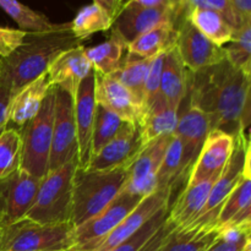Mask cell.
Listing matches in <instances>:
<instances>
[{
	"label": "cell",
	"instance_id": "obj_5",
	"mask_svg": "<svg viewBox=\"0 0 251 251\" xmlns=\"http://www.w3.org/2000/svg\"><path fill=\"white\" fill-rule=\"evenodd\" d=\"M55 87H50L41 110L21 127V162L20 169L38 179L48 172L55 113Z\"/></svg>",
	"mask_w": 251,
	"mask_h": 251
},
{
	"label": "cell",
	"instance_id": "obj_46",
	"mask_svg": "<svg viewBox=\"0 0 251 251\" xmlns=\"http://www.w3.org/2000/svg\"><path fill=\"white\" fill-rule=\"evenodd\" d=\"M243 22L251 21V0H229Z\"/></svg>",
	"mask_w": 251,
	"mask_h": 251
},
{
	"label": "cell",
	"instance_id": "obj_48",
	"mask_svg": "<svg viewBox=\"0 0 251 251\" xmlns=\"http://www.w3.org/2000/svg\"><path fill=\"white\" fill-rule=\"evenodd\" d=\"M243 251H251V245H250V247L245 248V249H244V250H243Z\"/></svg>",
	"mask_w": 251,
	"mask_h": 251
},
{
	"label": "cell",
	"instance_id": "obj_15",
	"mask_svg": "<svg viewBox=\"0 0 251 251\" xmlns=\"http://www.w3.org/2000/svg\"><path fill=\"white\" fill-rule=\"evenodd\" d=\"M78 168L86 169L92 158V135L95 125V71H91L78 86L74 100Z\"/></svg>",
	"mask_w": 251,
	"mask_h": 251
},
{
	"label": "cell",
	"instance_id": "obj_24",
	"mask_svg": "<svg viewBox=\"0 0 251 251\" xmlns=\"http://www.w3.org/2000/svg\"><path fill=\"white\" fill-rule=\"evenodd\" d=\"M178 24H172V22L161 24L137 37L135 41L127 44V54L124 60L151 59L176 47Z\"/></svg>",
	"mask_w": 251,
	"mask_h": 251
},
{
	"label": "cell",
	"instance_id": "obj_37",
	"mask_svg": "<svg viewBox=\"0 0 251 251\" xmlns=\"http://www.w3.org/2000/svg\"><path fill=\"white\" fill-rule=\"evenodd\" d=\"M251 245V223L221 228L205 251H243Z\"/></svg>",
	"mask_w": 251,
	"mask_h": 251
},
{
	"label": "cell",
	"instance_id": "obj_16",
	"mask_svg": "<svg viewBox=\"0 0 251 251\" xmlns=\"http://www.w3.org/2000/svg\"><path fill=\"white\" fill-rule=\"evenodd\" d=\"M142 147L144 146L139 125L125 122L114 139L110 140L91 158L86 169L107 171L114 168H129Z\"/></svg>",
	"mask_w": 251,
	"mask_h": 251
},
{
	"label": "cell",
	"instance_id": "obj_49",
	"mask_svg": "<svg viewBox=\"0 0 251 251\" xmlns=\"http://www.w3.org/2000/svg\"><path fill=\"white\" fill-rule=\"evenodd\" d=\"M4 129H5V127H0V135H1V132L4 131Z\"/></svg>",
	"mask_w": 251,
	"mask_h": 251
},
{
	"label": "cell",
	"instance_id": "obj_45",
	"mask_svg": "<svg viewBox=\"0 0 251 251\" xmlns=\"http://www.w3.org/2000/svg\"><path fill=\"white\" fill-rule=\"evenodd\" d=\"M134 4L141 5L145 7H161V6H174L184 7L183 0H127Z\"/></svg>",
	"mask_w": 251,
	"mask_h": 251
},
{
	"label": "cell",
	"instance_id": "obj_22",
	"mask_svg": "<svg viewBox=\"0 0 251 251\" xmlns=\"http://www.w3.org/2000/svg\"><path fill=\"white\" fill-rule=\"evenodd\" d=\"M212 130L210 117L199 108L190 107L179 117L173 136L178 137L185 147V157L191 164L198 157L203 141Z\"/></svg>",
	"mask_w": 251,
	"mask_h": 251
},
{
	"label": "cell",
	"instance_id": "obj_6",
	"mask_svg": "<svg viewBox=\"0 0 251 251\" xmlns=\"http://www.w3.org/2000/svg\"><path fill=\"white\" fill-rule=\"evenodd\" d=\"M74 230L70 222L41 225L22 218L5 226L0 251H71Z\"/></svg>",
	"mask_w": 251,
	"mask_h": 251
},
{
	"label": "cell",
	"instance_id": "obj_20",
	"mask_svg": "<svg viewBox=\"0 0 251 251\" xmlns=\"http://www.w3.org/2000/svg\"><path fill=\"white\" fill-rule=\"evenodd\" d=\"M218 178L199 181L195 184H186L185 190L176 199L173 207L168 211L167 222L173 226L176 230L185 229L189 227L200 215L210 195L211 189Z\"/></svg>",
	"mask_w": 251,
	"mask_h": 251
},
{
	"label": "cell",
	"instance_id": "obj_21",
	"mask_svg": "<svg viewBox=\"0 0 251 251\" xmlns=\"http://www.w3.org/2000/svg\"><path fill=\"white\" fill-rule=\"evenodd\" d=\"M47 73L20 88L11 97L9 105V123H12L19 129L38 114L42 104L50 90Z\"/></svg>",
	"mask_w": 251,
	"mask_h": 251
},
{
	"label": "cell",
	"instance_id": "obj_2",
	"mask_svg": "<svg viewBox=\"0 0 251 251\" xmlns=\"http://www.w3.org/2000/svg\"><path fill=\"white\" fill-rule=\"evenodd\" d=\"M80 44L71 32L70 22L56 24L46 32H27L24 43L0 60V80L6 83L12 97L20 88L46 73L59 54Z\"/></svg>",
	"mask_w": 251,
	"mask_h": 251
},
{
	"label": "cell",
	"instance_id": "obj_8",
	"mask_svg": "<svg viewBox=\"0 0 251 251\" xmlns=\"http://www.w3.org/2000/svg\"><path fill=\"white\" fill-rule=\"evenodd\" d=\"M144 199L122 191L104 210L75 228L74 248L71 251H95L109 233L130 212H132Z\"/></svg>",
	"mask_w": 251,
	"mask_h": 251
},
{
	"label": "cell",
	"instance_id": "obj_10",
	"mask_svg": "<svg viewBox=\"0 0 251 251\" xmlns=\"http://www.w3.org/2000/svg\"><path fill=\"white\" fill-rule=\"evenodd\" d=\"M184 17V7H145L126 1L114 20L112 31L119 34L126 44L161 24H178Z\"/></svg>",
	"mask_w": 251,
	"mask_h": 251
},
{
	"label": "cell",
	"instance_id": "obj_18",
	"mask_svg": "<svg viewBox=\"0 0 251 251\" xmlns=\"http://www.w3.org/2000/svg\"><path fill=\"white\" fill-rule=\"evenodd\" d=\"M172 189H158L145 198L141 202L137 205L132 212H130L112 232L107 238L98 245L95 251H112L120 244L129 239L134 235L145 223L151 220L162 207L169 205V200L172 196Z\"/></svg>",
	"mask_w": 251,
	"mask_h": 251
},
{
	"label": "cell",
	"instance_id": "obj_25",
	"mask_svg": "<svg viewBox=\"0 0 251 251\" xmlns=\"http://www.w3.org/2000/svg\"><path fill=\"white\" fill-rule=\"evenodd\" d=\"M189 73L184 66L176 47L164 55L159 92L169 105L179 110L181 102L188 95Z\"/></svg>",
	"mask_w": 251,
	"mask_h": 251
},
{
	"label": "cell",
	"instance_id": "obj_42",
	"mask_svg": "<svg viewBox=\"0 0 251 251\" xmlns=\"http://www.w3.org/2000/svg\"><path fill=\"white\" fill-rule=\"evenodd\" d=\"M174 229H176V228H174L172 225H169L166 220V222L163 223V226H162V227L154 233L153 237L146 243V245H145V247L140 251H159L162 249V247L164 245V243L167 242L169 235L173 233Z\"/></svg>",
	"mask_w": 251,
	"mask_h": 251
},
{
	"label": "cell",
	"instance_id": "obj_17",
	"mask_svg": "<svg viewBox=\"0 0 251 251\" xmlns=\"http://www.w3.org/2000/svg\"><path fill=\"white\" fill-rule=\"evenodd\" d=\"M96 104L104 107L126 123L139 125L144 107L131 92L110 75L95 73Z\"/></svg>",
	"mask_w": 251,
	"mask_h": 251
},
{
	"label": "cell",
	"instance_id": "obj_19",
	"mask_svg": "<svg viewBox=\"0 0 251 251\" xmlns=\"http://www.w3.org/2000/svg\"><path fill=\"white\" fill-rule=\"evenodd\" d=\"M92 71V65L86 55L85 47L77 46L59 54L47 69L51 87L65 90L75 100L78 86Z\"/></svg>",
	"mask_w": 251,
	"mask_h": 251
},
{
	"label": "cell",
	"instance_id": "obj_11",
	"mask_svg": "<svg viewBox=\"0 0 251 251\" xmlns=\"http://www.w3.org/2000/svg\"><path fill=\"white\" fill-rule=\"evenodd\" d=\"M171 140L172 135L162 136L145 145L140 150L127 168L129 178L123 191L141 198H147L158 190L157 174Z\"/></svg>",
	"mask_w": 251,
	"mask_h": 251
},
{
	"label": "cell",
	"instance_id": "obj_23",
	"mask_svg": "<svg viewBox=\"0 0 251 251\" xmlns=\"http://www.w3.org/2000/svg\"><path fill=\"white\" fill-rule=\"evenodd\" d=\"M179 119V110L167 103L163 96L158 97L145 109L139 127L142 146L167 135H173Z\"/></svg>",
	"mask_w": 251,
	"mask_h": 251
},
{
	"label": "cell",
	"instance_id": "obj_9",
	"mask_svg": "<svg viewBox=\"0 0 251 251\" xmlns=\"http://www.w3.org/2000/svg\"><path fill=\"white\" fill-rule=\"evenodd\" d=\"M55 113L48 172L54 171L77 157L74 97L65 90L58 87H55Z\"/></svg>",
	"mask_w": 251,
	"mask_h": 251
},
{
	"label": "cell",
	"instance_id": "obj_47",
	"mask_svg": "<svg viewBox=\"0 0 251 251\" xmlns=\"http://www.w3.org/2000/svg\"><path fill=\"white\" fill-rule=\"evenodd\" d=\"M4 229H5V226L0 222V244H1V239H2V234H4Z\"/></svg>",
	"mask_w": 251,
	"mask_h": 251
},
{
	"label": "cell",
	"instance_id": "obj_43",
	"mask_svg": "<svg viewBox=\"0 0 251 251\" xmlns=\"http://www.w3.org/2000/svg\"><path fill=\"white\" fill-rule=\"evenodd\" d=\"M11 92L5 82L0 80V127H7L9 124V105Z\"/></svg>",
	"mask_w": 251,
	"mask_h": 251
},
{
	"label": "cell",
	"instance_id": "obj_28",
	"mask_svg": "<svg viewBox=\"0 0 251 251\" xmlns=\"http://www.w3.org/2000/svg\"><path fill=\"white\" fill-rule=\"evenodd\" d=\"M126 47L127 44L122 37L112 31L107 41L91 48H85V51L95 73L112 75L124 64V51H126Z\"/></svg>",
	"mask_w": 251,
	"mask_h": 251
},
{
	"label": "cell",
	"instance_id": "obj_33",
	"mask_svg": "<svg viewBox=\"0 0 251 251\" xmlns=\"http://www.w3.org/2000/svg\"><path fill=\"white\" fill-rule=\"evenodd\" d=\"M22 140L16 127H5L0 135V181L20 169Z\"/></svg>",
	"mask_w": 251,
	"mask_h": 251
},
{
	"label": "cell",
	"instance_id": "obj_1",
	"mask_svg": "<svg viewBox=\"0 0 251 251\" xmlns=\"http://www.w3.org/2000/svg\"><path fill=\"white\" fill-rule=\"evenodd\" d=\"M250 78L227 60L189 73L190 105L210 117L213 129L237 136L250 124Z\"/></svg>",
	"mask_w": 251,
	"mask_h": 251
},
{
	"label": "cell",
	"instance_id": "obj_14",
	"mask_svg": "<svg viewBox=\"0 0 251 251\" xmlns=\"http://www.w3.org/2000/svg\"><path fill=\"white\" fill-rule=\"evenodd\" d=\"M234 147L235 137L233 135L223 130H211L194 161L188 184L218 178L227 167Z\"/></svg>",
	"mask_w": 251,
	"mask_h": 251
},
{
	"label": "cell",
	"instance_id": "obj_44",
	"mask_svg": "<svg viewBox=\"0 0 251 251\" xmlns=\"http://www.w3.org/2000/svg\"><path fill=\"white\" fill-rule=\"evenodd\" d=\"M126 1L127 0H93V4L100 6L104 12H107L114 21Z\"/></svg>",
	"mask_w": 251,
	"mask_h": 251
},
{
	"label": "cell",
	"instance_id": "obj_41",
	"mask_svg": "<svg viewBox=\"0 0 251 251\" xmlns=\"http://www.w3.org/2000/svg\"><path fill=\"white\" fill-rule=\"evenodd\" d=\"M26 34L21 29L0 27V60L14 53L24 43Z\"/></svg>",
	"mask_w": 251,
	"mask_h": 251
},
{
	"label": "cell",
	"instance_id": "obj_13",
	"mask_svg": "<svg viewBox=\"0 0 251 251\" xmlns=\"http://www.w3.org/2000/svg\"><path fill=\"white\" fill-rule=\"evenodd\" d=\"M176 48L189 73L217 65L226 59L223 47L216 46L206 38L185 17L178 24Z\"/></svg>",
	"mask_w": 251,
	"mask_h": 251
},
{
	"label": "cell",
	"instance_id": "obj_4",
	"mask_svg": "<svg viewBox=\"0 0 251 251\" xmlns=\"http://www.w3.org/2000/svg\"><path fill=\"white\" fill-rule=\"evenodd\" d=\"M77 167L76 157L59 168L48 172L41 180L33 205L24 218L41 225L70 222L73 178Z\"/></svg>",
	"mask_w": 251,
	"mask_h": 251
},
{
	"label": "cell",
	"instance_id": "obj_38",
	"mask_svg": "<svg viewBox=\"0 0 251 251\" xmlns=\"http://www.w3.org/2000/svg\"><path fill=\"white\" fill-rule=\"evenodd\" d=\"M169 205L162 207L151 220L147 221L134 235L125 240L123 244L117 247L112 251H140L146 245V243L154 235V233L163 226L168 215Z\"/></svg>",
	"mask_w": 251,
	"mask_h": 251
},
{
	"label": "cell",
	"instance_id": "obj_31",
	"mask_svg": "<svg viewBox=\"0 0 251 251\" xmlns=\"http://www.w3.org/2000/svg\"><path fill=\"white\" fill-rule=\"evenodd\" d=\"M0 7L19 25L20 29L25 32H46L54 28L53 24L46 15L34 11L19 0H0Z\"/></svg>",
	"mask_w": 251,
	"mask_h": 251
},
{
	"label": "cell",
	"instance_id": "obj_30",
	"mask_svg": "<svg viewBox=\"0 0 251 251\" xmlns=\"http://www.w3.org/2000/svg\"><path fill=\"white\" fill-rule=\"evenodd\" d=\"M191 166L185 157V147L178 137L172 135L166 154L163 157L158 174H157V188H173L176 179Z\"/></svg>",
	"mask_w": 251,
	"mask_h": 251
},
{
	"label": "cell",
	"instance_id": "obj_40",
	"mask_svg": "<svg viewBox=\"0 0 251 251\" xmlns=\"http://www.w3.org/2000/svg\"><path fill=\"white\" fill-rule=\"evenodd\" d=\"M167 51L158 54V55H156L154 58H152L151 64H150L149 74H147L146 83H145L144 109H146V108L158 97L159 93H161L159 92V87H161L162 69H163L164 55H166Z\"/></svg>",
	"mask_w": 251,
	"mask_h": 251
},
{
	"label": "cell",
	"instance_id": "obj_27",
	"mask_svg": "<svg viewBox=\"0 0 251 251\" xmlns=\"http://www.w3.org/2000/svg\"><path fill=\"white\" fill-rule=\"evenodd\" d=\"M184 17L207 39L216 46L223 47L229 43L234 37L235 28L218 12L212 10L186 9Z\"/></svg>",
	"mask_w": 251,
	"mask_h": 251
},
{
	"label": "cell",
	"instance_id": "obj_32",
	"mask_svg": "<svg viewBox=\"0 0 251 251\" xmlns=\"http://www.w3.org/2000/svg\"><path fill=\"white\" fill-rule=\"evenodd\" d=\"M151 60L152 58L124 60L122 68L110 75L115 80L119 81L123 86H125L134 95V97L141 103L142 107H144L145 100V83H146Z\"/></svg>",
	"mask_w": 251,
	"mask_h": 251
},
{
	"label": "cell",
	"instance_id": "obj_26",
	"mask_svg": "<svg viewBox=\"0 0 251 251\" xmlns=\"http://www.w3.org/2000/svg\"><path fill=\"white\" fill-rule=\"evenodd\" d=\"M251 223V172L245 173L226 199L215 222V229Z\"/></svg>",
	"mask_w": 251,
	"mask_h": 251
},
{
	"label": "cell",
	"instance_id": "obj_7",
	"mask_svg": "<svg viewBox=\"0 0 251 251\" xmlns=\"http://www.w3.org/2000/svg\"><path fill=\"white\" fill-rule=\"evenodd\" d=\"M250 172V142L245 132L235 136V147L227 167L211 189L207 201L200 215L189 227L181 230L191 232H211L215 229V222L226 199L234 190L245 173Z\"/></svg>",
	"mask_w": 251,
	"mask_h": 251
},
{
	"label": "cell",
	"instance_id": "obj_35",
	"mask_svg": "<svg viewBox=\"0 0 251 251\" xmlns=\"http://www.w3.org/2000/svg\"><path fill=\"white\" fill-rule=\"evenodd\" d=\"M124 123V120L120 119L117 114L105 109L102 105L96 104L92 135V157L97 154L110 140L114 139Z\"/></svg>",
	"mask_w": 251,
	"mask_h": 251
},
{
	"label": "cell",
	"instance_id": "obj_36",
	"mask_svg": "<svg viewBox=\"0 0 251 251\" xmlns=\"http://www.w3.org/2000/svg\"><path fill=\"white\" fill-rule=\"evenodd\" d=\"M217 233V230L191 232L174 229L159 251H205L215 240Z\"/></svg>",
	"mask_w": 251,
	"mask_h": 251
},
{
	"label": "cell",
	"instance_id": "obj_34",
	"mask_svg": "<svg viewBox=\"0 0 251 251\" xmlns=\"http://www.w3.org/2000/svg\"><path fill=\"white\" fill-rule=\"evenodd\" d=\"M223 49L230 65L251 75V22H245L235 29L234 37Z\"/></svg>",
	"mask_w": 251,
	"mask_h": 251
},
{
	"label": "cell",
	"instance_id": "obj_39",
	"mask_svg": "<svg viewBox=\"0 0 251 251\" xmlns=\"http://www.w3.org/2000/svg\"><path fill=\"white\" fill-rule=\"evenodd\" d=\"M184 11L186 9H193V7H199V9L212 10V11L218 12L222 15L235 29L239 28L243 24V20L235 11L233 5L230 4L229 0H183ZM251 22V21H250Z\"/></svg>",
	"mask_w": 251,
	"mask_h": 251
},
{
	"label": "cell",
	"instance_id": "obj_3",
	"mask_svg": "<svg viewBox=\"0 0 251 251\" xmlns=\"http://www.w3.org/2000/svg\"><path fill=\"white\" fill-rule=\"evenodd\" d=\"M127 178V168L96 171L77 167L73 178L70 222L74 227L87 222L114 201L124 190Z\"/></svg>",
	"mask_w": 251,
	"mask_h": 251
},
{
	"label": "cell",
	"instance_id": "obj_29",
	"mask_svg": "<svg viewBox=\"0 0 251 251\" xmlns=\"http://www.w3.org/2000/svg\"><path fill=\"white\" fill-rule=\"evenodd\" d=\"M113 19L96 4L85 5L81 7L70 22V29L76 39L80 42L90 38L97 32L112 28Z\"/></svg>",
	"mask_w": 251,
	"mask_h": 251
},
{
	"label": "cell",
	"instance_id": "obj_12",
	"mask_svg": "<svg viewBox=\"0 0 251 251\" xmlns=\"http://www.w3.org/2000/svg\"><path fill=\"white\" fill-rule=\"evenodd\" d=\"M42 179L19 169L0 181V222L14 225L26 216L36 200Z\"/></svg>",
	"mask_w": 251,
	"mask_h": 251
}]
</instances>
